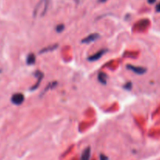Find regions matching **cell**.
I'll use <instances>...</instances> for the list:
<instances>
[{
    "instance_id": "52a82bcc",
    "label": "cell",
    "mask_w": 160,
    "mask_h": 160,
    "mask_svg": "<svg viewBox=\"0 0 160 160\" xmlns=\"http://www.w3.org/2000/svg\"><path fill=\"white\" fill-rule=\"evenodd\" d=\"M90 153H91V150L90 147L85 148V150L82 151L80 160H89L90 158Z\"/></svg>"
},
{
    "instance_id": "2e32d148",
    "label": "cell",
    "mask_w": 160,
    "mask_h": 160,
    "mask_svg": "<svg viewBox=\"0 0 160 160\" xmlns=\"http://www.w3.org/2000/svg\"><path fill=\"white\" fill-rule=\"evenodd\" d=\"M98 1H99L100 2H101V3H103V2H107V1H108V0H98Z\"/></svg>"
},
{
    "instance_id": "9c48e42d",
    "label": "cell",
    "mask_w": 160,
    "mask_h": 160,
    "mask_svg": "<svg viewBox=\"0 0 160 160\" xmlns=\"http://www.w3.org/2000/svg\"><path fill=\"white\" fill-rule=\"evenodd\" d=\"M36 57L35 56V54L33 53H31L28 56V58H27V64L29 65H33V64H36Z\"/></svg>"
},
{
    "instance_id": "4fadbf2b",
    "label": "cell",
    "mask_w": 160,
    "mask_h": 160,
    "mask_svg": "<svg viewBox=\"0 0 160 160\" xmlns=\"http://www.w3.org/2000/svg\"><path fill=\"white\" fill-rule=\"evenodd\" d=\"M100 159H101V160H108V157H107L106 155L101 154V155H100Z\"/></svg>"
},
{
    "instance_id": "3957f363",
    "label": "cell",
    "mask_w": 160,
    "mask_h": 160,
    "mask_svg": "<svg viewBox=\"0 0 160 160\" xmlns=\"http://www.w3.org/2000/svg\"><path fill=\"white\" fill-rule=\"evenodd\" d=\"M126 68L130 70V71H133V73H135L136 74H139V75H141V74H145L146 71H147V69L144 68L142 67H137V66H133L131 64H128L126 66Z\"/></svg>"
},
{
    "instance_id": "5b68a950",
    "label": "cell",
    "mask_w": 160,
    "mask_h": 160,
    "mask_svg": "<svg viewBox=\"0 0 160 160\" xmlns=\"http://www.w3.org/2000/svg\"><path fill=\"white\" fill-rule=\"evenodd\" d=\"M107 53V49H101L98 52H97L96 53H94L93 55L90 56L88 57V60L90 62H94L98 60L99 59L101 58L104 55Z\"/></svg>"
},
{
    "instance_id": "8fae6325",
    "label": "cell",
    "mask_w": 160,
    "mask_h": 160,
    "mask_svg": "<svg viewBox=\"0 0 160 160\" xmlns=\"http://www.w3.org/2000/svg\"><path fill=\"white\" fill-rule=\"evenodd\" d=\"M64 24H58L56 27V31L58 32V33H61L64 31Z\"/></svg>"
},
{
    "instance_id": "7c38bea8",
    "label": "cell",
    "mask_w": 160,
    "mask_h": 160,
    "mask_svg": "<svg viewBox=\"0 0 160 160\" xmlns=\"http://www.w3.org/2000/svg\"><path fill=\"white\" fill-rule=\"evenodd\" d=\"M131 82H128V83H126V85H124V88H126V89L127 90H130L131 89Z\"/></svg>"
},
{
    "instance_id": "30bf717a",
    "label": "cell",
    "mask_w": 160,
    "mask_h": 160,
    "mask_svg": "<svg viewBox=\"0 0 160 160\" xmlns=\"http://www.w3.org/2000/svg\"><path fill=\"white\" fill-rule=\"evenodd\" d=\"M57 47H58V45H53L48 46V47L43 48V49L39 52V53H48V52H50V51H53V50L57 49Z\"/></svg>"
},
{
    "instance_id": "ba28073f",
    "label": "cell",
    "mask_w": 160,
    "mask_h": 160,
    "mask_svg": "<svg viewBox=\"0 0 160 160\" xmlns=\"http://www.w3.org/2000/svg\"><path fill=\"white\" fill-rule=\"evenodd\" d=\"M107 78H108V77H107V75L105 74V73L100 72L99 74H98V76H97L98 81H99L101 84H102V85H106Z\"/></svg>"
},
{
    "instance_id": "5bb4252c",
    "label": "cell",
    "mask_w": 160,
    "mask_h": 160,
    "mask_svg": "<svg viewBox=\"0 0 160 160\" xmlns=\"http://www.w3.org/2000/svg\"><path fill=\"white\" fill-rule=\"evenodd\" d=\"M155 9H156L157 12H160V2L156 5V8H155Z\"/></svg>"
},
{
    "instance_id": "8992f818",
    "label": "cell",
    "mask_w": 160,
    "mask_h": 160,
    "mask_svg": "<svg viewBox=\"0 0 160 160\" xmlns=\"http://www.w3.org/2000/svg\"><path fill=\"white\" fill-rule=\"evenodd\" d=\"M35 75H36V78H37L38 81H37V83L35 84V85H33V87L31 88V91H34V90H36L38 88H39V85H40V83H41L42 80H43V77H44V74H43V73L39 71H37L36 72H35Z\"/></svg>"
},
{
    "instance_id": "277c9868",
    "label": "cell",
    "mask_w": 160,
    "mask_h": 160,
    "mask_svg": "<svg viewBox=\"0 0 160 160\" xmlns=\"http://www.w3.org/2000/svg\"><path fill=\"white\" fill-rule=\"evenodd\" d=\"M100 38V35L97 33H93L89 35L87 37H86L85 38H83L82 40V44H90V43H92L95 41L97 40Z\"/></svg>"
},
{
    "instance_id": "9a60e30c",
    "label": "cell",
    "mask_w": 160,
    "mask_h": 160,
    "mask_svg": "<svg viewBox=\"0 0 160 160\" xmlns=\"http://www.w3.org/2000/svg\"><path fill=\"white\" fill-rule=\"evenodd\" d=\"M155 2V0H148V2L149 3H154Z\"/></svg>"
},
{
    "instance_id": "6da1fadb",
    "label": "cell",
    "mask_w": 160,
    "mask_h": 160,
    "mask_svg": "<svg viewBox=\"0 0 160 160\" xmlns=\"http://www.w3.org/2000/svg\"><path fill=\"white\" fill-rule=\"evenodd\" d=\"M50 0H40L38 5L36 6L34 10V16H37L38 15L44 16L49 7V3Z\"/></svg>"
},
{
    "instance_id": "7a4b0ae2",
    "label": "cell",
    "mask_w": 160,
    "mask_h": 160,
    "mask_svg": "<svg viewBox=\"0 0 160 160\" xmlns=\"http://www.w3.org/2000/svg\"><path fill=\"white\" fill-rule=\"evenodd\" d=\"M24 101H25V96L22 93H16L13 95V96L11 97V102L16 106L21 105Z\"/></svg>"
}]
</instances>
